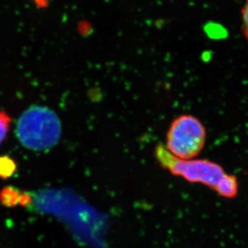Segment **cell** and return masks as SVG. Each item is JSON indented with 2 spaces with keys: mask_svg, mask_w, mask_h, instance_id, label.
Listing matches in <instances>:
<instances>
[{
  "mask_svg": "<svg viewBox=\"0 0 248 248\" xmlns=\"http://www.w3.org/2000/svg\"><path fill=\"white\" fill-rule=\"evenodd\" d=\"M155 157L160 166L173 175L182 177L189 183L203 184L226 199H234L239 193L236 177L227 173L216 162L206 159H179L162 144L155 148Z\"/></svg>",
  "mask_w": 248,
  "mask_h": 248,
  "instance_id": "obj_1",
  "label": "cell"
},
{
  "mask_svg": "<svg viewBox=\"0 0 248 248\" xmlns=\"http://www.w3.org/2000/svg\"><path fill=\"white\" fill-rule=\"evenodd\" d=\"M62 134L61 120L54 111L35 106L22 113L17 122L16 136L19 142L33 151L53 147Z\"/></svg>",
  "mask_w": 248,
  "mask_h": 248,
  "instance_id": "obj_2",
  "label": "cell"
},
{
  "mask_svg": "<svg viewBox=\"0 0 248 248\" xmlns=\"http://www.w3.org/2000/svg\"><path fill=\"white\" fill-rule=\"evenodd\" d=\"M206 129L201 120L191 114H182L172 121L166 133V150L183 160L194 159L205 147Z\"/></svg>",
  "mask_w": 248,
  "mask_h": 248,
  "instance_id": "obj_3",
  "label": "cell"
},
{
  "mask_svg": "<svg viewBox=\"0 0 248 248\" xmlns=\"http://www.w3.org/2000/svg\"><path fill=\"white\" fill-rule=\"evenodd\" d=\"M22 193L14 186H6L0 192V202L7 207H15L19 204Z\"/></svg>",
  "mask_w": 248,
  "mask_h": 248,
  "instance_id": "obj_4",
  "label": "cell"
},
{
  "mask_svg": "<svg viewBox=\"0 0 248 248\" xmlns=\"http://www.w3.org/2000/svg\"><path fill=\"white\" fill-rule=\"evenodd\" d=\"M17 170V165L12 157L0 156V178H11Z\"/></svg>",
  "mask_w": 248,
  "mask_h": 248,
  "instance_id": "obj_5",
  "label": "cell"
},
{
  "mask_svg": "<svg viewBox=\"0 0 248 248\" xmlns=\"http://www.w3.org/2000/svg\"><path fill=\"white\" fill-rule=\"evenodd\" d=\"M241 31L248 42V0H245L241 9Z\"/></svg>",
  "mask_w": 248,
  "mask_h": 248,
  "instance_id": "obj_6",
  "label": "cell"
},
{
  "mask_svg": "<svg viewBox=\"0 0 248 248\" xmlns=\"http://www.w3.org/2000/svg\"><path fill=\"white\" fill-rule=\"evenodd\" d=\"M9 118L4 114H0V145L7 137L9 129Z\"/></svg>",
  "mask_w": 248,
  "mask_h": 248,
  "instance_id": "obj_7",
  "label": "cell"
},
{
  "mask_svg": "<svg viewBox=\"0 0 248 248\" xmlns=\"http://www.w3.org/2000/svg\"><path fill=\"white\" fill-rule=\"evenodd\" d=\"M31 199L30 194L28 193H22L19 198V205L22 206H27L31 203Z\"/></svg>",
  "mask_w": 248,
  "mask_h": 248,
  "instance_id": "obj_8",
  "label": "cell"
}]
</instances>
